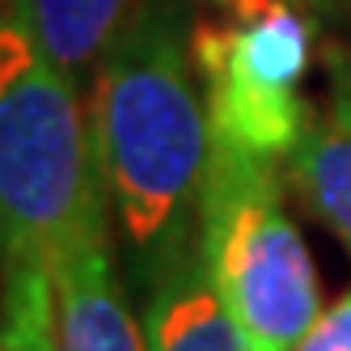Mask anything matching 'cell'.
<instances>
[{"mask_svg":"<svg viewBox=\"0 0 351 351\" xmlns=\"http://www.w3.org/2000/svg\"><path fill=\"white\" fill-rule=\"evenodd\" d=\"M93 136L119 229L144 275L191 245L212 128L178 0H148L93 72Z\"/></svg>","mask_w":351,"mask_h":351,"instance_id":"1","label":"cell"},{"mask_svg":"<svg viewBox=\"0 0 351 351\" xmlns=\"http://www.w3.org/2000/svg\"><path fill=\"white\" fill-rule=\"evenodd\" d=\"M106 178L81 81L47 56L21 0L0 21V233L5 263H56L106 229Z\"/></svg>","mask_w":351,"mask_h":351,"instance_id":"2","label":"cell"},{"mask_svg":"<svg viewBox=\"0 0 351 351\" xmlns=\"http://www.w3.org/2000/svg\"><path fill=\"white\" fill-rule=\"evenodd\" d=\"M199 254L250 351H296L322 313L309 245L284 212L280 161L216 144L199 191Z\"/></svg>","mask_w":351,"mask_h":351,"instance_id":"3","label":"cell"},{"mask_svg":"<svg viewBox=\"0 0 351 351\" xmlns=\"http://www.w3.org/2000/svg\"><path fill=\"white\" fill-rule=\"evenodd\" d=\"M195 72L216 144L288 161L309 128L300 81L313 56V17L288 0H233L191 34Z\"/></svg>","mask_w":351,"mask_h":351,"instance_id":"4","label":"cell"},{"mask_svg":"<svg viewBox=\"0 0 351 351\" xmlns=\"http://www.w3.org/2000/svg\"><path fill=\"white\" fill-rule=\"evenodd\" d=\"M284 165L313 216L351 250V51L339 43L326 47V102L309 110V128Z\"/></svg>","mask_w":351,"mask_h":351,"instance_id":"5","label":"cell"},{"mask_svg":"<svg viewBox=\"0 0 351 351\" xmlns=\"http://www.w3.org/2000/svg\"><path fill=\"white\" fill-rule=\"evenodd\" d=\"M144 280L140 322L148 351H250L241 326L208 280L199 241L169 254Z\"/></svg>","mask_w":351,"mask_h":351,"instance_id":"6","label":"cell"},{"mask_svg":"<svg viewBox=\"0 0 351 351\" xmlns=\"http://www.w3.org/2000/svg\"><path fill=\"white\" fill-rule=\"evenodd\" d=\"M56 300L60 351H148L144 322L114 280L106 229L56 263Z\"/></svg>","mask_w":351,"mask_h":351,"instance_id":"7","label":"cell"},{"mask_svg":"<svg viewBox=\"0 0 351 351\" xmlns=\"http://www.w3.org/2000/svg\"><path fill=\"white\" fill-rule=\"evenodd\" d=\"M38 43L72 81L97 72L119 34L144 13L148 0H21Z\"/></svg>","mask_w":351,"mask_h":351,"instance_id":"8","label":"cell"},{"mask_svg":"<svg viewBox=\"0 0 351 351\" xmlns=\"http://www.w3.org/2000/svg\"><path fill=\"white\" fill-rule=\"evenodd\" d=\"M0 351H60L56 271L47 263H5Z\"/></svg>","mask_w":351,"mask_h":351,"instance_id":"9","label":"cell"},{"mask_svg":"<svg viewBox=\"0 0 351 351\" xmlns=\"http://www.w3.org/2000/svg\"><path fill=\"white\" fill-rule=\"evenodd\" d=\"M296 351H351V292H343L330 309L317 313Z\"/></svg>","mask_w":351,"mask_h":351,"instance_id":"10","label":"cell"},{"mask_svg":"<svg viewBox=\"0 0 351 351\" xmlns=\"http://www.w3.org/2000/svg\"><path fill=\"white\" fill-rule=\"evenodd\" d=\"M216 9H229L233 0H212ZM288 5H296V9H305L309 17H330V13H343V9H351V0H288Z\"/></svg>","mask_w":351,"mask_h":351,"instance_id":"11","label":"cell"}]
</instances>
